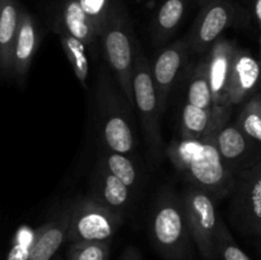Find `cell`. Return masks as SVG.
Instances as JSON below:
<instances>
[{"mask_svg":"<svg viewBox=\"0 0 261 260\" xmlns=\"http://www.w3.org/2000/svg\"><path fill=\"white\" fill-rule=\"evenodd\" d=\"M166 154L189 185L208 193L216 201L234 191L237 180L219 153L214 134L200 139L180 137L166 148Z\"/></svg>","mask_w":261,"mask_h":260,"instance_id":"cell-1","label":"cell"},{"mask_svg":"<svg viewBox=\"0 0 261 260\" xmlns=\"http://www.w3.org/2000/svg\"><path fill=\"white\" fill-rule=\"evenodd\" d=\"M149 235L165 260H190L194 242L181 196L171 190L158 194L149 217Z\"/></svg>","mask_w":261,"mask_h":260,"instance_id":"cell-2","label":"cell"},{"mask_svg":"<svg viewBox=\"0 0 261 260\" xmlns=\"http://www.w3.org/2000/svg\"><path fill=\"white\" fill-rule=\"evenodd\" d=\"M122 96L115 89L109 73L101 71L97 84L99 142L107 149L132 155L137 149V137L129 111L132 105Z\"/></svg>","mask_w":261,"mask_h":260,"instance_id":"cell-3","label":"cell"},{"mask_svg":"<svg viewBox=\"0 0 261 260\" xmlns=\"http://www.w3.org/2000/svg\"><path fill=\"white\" fill-rule=\"evenodd\" d=\"M99 41L105 58L117 78L122 94L133 107V71L138 41L134 38L132 20L120 0H114L111 12L101 31Z\"/></svg>","mask_w":261,"mask_h":260,"instance_id":"cell-4","label":"cell"},{"mask_svg":"<svg viewBox=\"0 0 261 260\" xmlns=\"http://www.w3.org/2000/svg\"><path fill=\"white\" fill-rule=\"evenodd\" d=\"M133 93L134 106L137 107L142 122L145 144L153 158L162 155V135H161V115L163 110L158 98L157 88L152 75V65L145 56L144 51L138 43L133 71Z\"/></svg>","mask_w":261,"mask_h":260,"instance_id":"cell-5","label":"cell"},{"mask_svg":"<svg viewBox=\"0 0 261 260\" xmlns=\"http://www.w3.org/2000/svg\"><path fill=\"white\" fill-rule=\"evenodd\" d=\"M124 224V216L88 195L70 204L68 241H106Z\"/></svg>","mask_w":261,"mask_h":260,"instance_id":"cell-6","label":"cell"},{"mask_svg":"<svg viewBox=\"0 0 261 260\" xmlns=\"http://www.w3.org/2000/svg\"><path fill=\"white\" fill-rule=\"evenodd\" d=\"M184 211L194 244L205 260H213L217 254V232L221 218L216 209V200L205 191L188 186L181 195Z\"/></svg>","mask_w":261,"mask_h":260,"instance_id":"cell-7","label":"cell"},{"mask_svg":"<svg viewBox=\"0 0 261 260\" xmlns=\"http://www.w3.org/2000/svg\"><path fill=\"white\" fill-rule=\"evenodd\" d=\"M236 53V45L232 41L221 37L206 54L209 82L213 94L211 134H216L229 120L232 107L228 103V86Z\"/></svg>","mask_w":261,"mask_h":260,"instance_id":"cell-8","label":"cell"},{"mask_svg":"<svg viewBox=\"0 0 261 260\" xmlns=\"http://www.w3.org/2000/svg\"><path fill=\"white\" fill-rule=\"evenodd\" d=\"M239 19V8L231 0H209L201 7L195 23L186 36L194 53L203 54Z\"/></svg>","mask_w":261,"mask_h":260,"instance_id":"cell-9","label":"cell"},{"mask_svg":"<svg viewBox=\"0 0 261 260\" xmlns=\"http://www.w3.org/2000/svg\"><path fill=\"white\" fill-rule=\"evenodd\" d=\"M233 205L247 229L261 236V161L236 178Z\"/></svg>","mask_w":261,"mask_h":260,"instance_id":"cell-10","label":"cell"},{"mask_svg":"<svg viewBox=\"0 0 261 260\" xmlns=\"http://www.w3.org/2000/svg\"><path fill=\"white\" fill-rule=\"evenodd\" d=\"M190 53V43L185 37L184 40L175 41L167 47L163 48L154 59V61L150 64L158 98H160L161 107L163 111L167 105L171 89L175 86L178 74L185 68Z\"/></svg>","mask_w":261,"mask_h":260,"instance_id":"cell-11","label":"cell"},{"mask_svg":"<svg viewBox=\"0 0 261 260\" xmlns=\"http://www.w3.org/2000/svg\"><path fill=\"white\" fill-rule=\"evenodd\" d=\"M261 82V64L249 51L237 48L228 86V103L234 106L252 96Z\"/></svg>","mask_w":261,"mask_h":260,"instance_id":"cell-12","label":"cell"},{"mask_svg":"<svg viewBox=\"0 0 261 260\" xmlns=\"http://www.w3.org/2000/svg\"><path fill=\"white\" fill-rule=\"evenodd\" d=\"M41 43V32L31 13L23 8L13 55V78L23 84Z\"/></svg>","mask_w":261,"mask_h":260,"instance_id":"cell-13","label":"cell"},{"mask_svg":"<svg viewBox=\"0 0 261 260\" xmlns=\"http://www.w3.org/2000/svg\"><path fill=\"white\" fill-rule=\"evenodd\" d=\"M70 204L54 214L45 224L37 228L32 251L28 260H51L65 240H68Z\"/></svg>","mask_w":261,"mask_h":260,"instance_id":"cell-14","label":"cell"},{"mask_svg":"<svg viewBox=\"0 0 261 260\" xmlns=\"http://www.w3.org/2000/svg\"><path fill=\"white\" fill-rule=\"evenodd\" d=\"M91 196L125 217V213L132 204L133 190L98 162L93 173Z\"/></svg>","mask_w":261,"mask_h":260,"instance_id":"cell-15","label":"cell"},{"mask_svg":"<svg viewBox=\"0 0 261 260\" xmlns=\"http://www.w3.org/2000/svg\"><path fill=\"white\" fill-rule=\"evenodd\" d=\"M22 9L17 0H0V70L4 79L13 78V55Z\"/></svg>","mask_w":261,"mask_h":260,"instance_id":"cell-16","label":"cell"},{"mask_svg":"<svg viewBox=\"0 0 261 260\" xmlns=\"http://www.w3.org/2000/svg\"><path fill=\"white\" fill-rule=\"evenodd\" d=\"M64 28L83 41L88 48H93L99 41V31L88 17L78 0H61L56 14L55 24Z\"/></svg>","mask_w":261,"mask_h":260,"instance_id":"cell-17","label":"cell"},{"mask_svg":"<svg viewBox=\"0 0 261 260\" xmlns=\"http://www.w3.org/2000/svg\"><path fill=\"white\" fill-rule=\"evenodd\" d=\"M189 0H163L150 24L152 42L161 46L177 31L188 9Z\"/></svg>","mask_w":261,"mask_h":260,"instance_id":"cell-18","label":"cell"},{"mask_svg":"<svg viewBox=\"0 0 261 260\" xmlns=\"http://www.w3.org/2000/svg\"><path fill=\"white\" fill-rule=\"evenodd\" d=\"M214 139L219 153L229 168L232 163L241 162L251 148V139L240 129L237 124L227 122L214 134Z\"/></svg>","mask_w":261,"mask_h":260,"instance_id":"cell-19","label":"cell"},{"mask_svg":"<svg viewBox=\"0 0 261 260\" xmlns=\"http://www.w3.org/2000/svg\"><path fill=\"white\" fill-rule=\"evenodd\" d=\"M186 102L213 114V94L209 82L208 56L196 64L193 73L189 76Z\"/></svg>","mask_w":261,"mask_h":260,"instance_id":"cell-20","label":"cell"},{"mask_svg":"<svg viewBox=\"0 0 261 260\" xmlns=\"http://www.w3.org/2000/svg\"><path fill=\"white\" fill-rule=\"evenodd\" d=\"M54 31L59 36L61 47L68 58L74 74L79 79V82L86 87L89 76V60L88 54H87L88 46L59 25H54Z\"/></svg>","mask_w":261,"mask_h":260,"instance_id":"cell-21","label":"cell"},{"mask_svg":"<svg viewBox=\"0 0 261 260\" xmlns=\"http://www.w3.org/2000/svg\"><path fill=\"white\" fill-rule=\"evenodd\" d=\"M98 162L103 165L119 180L126 184L132 190H134L138 186V183H139L138 168L130 155L114 152V150L102 147L99 149Z\"/></svg>","mask_w":261,"mask_h":260,"instance_id":"cell-22","label":"cell"},{"mask_svg":"<svg viewBox=\"0 0 261 260\" xmlns=\"http://www.w3.org/2000/svg\"><path fill=\"white\" fill-rule=\"evenodd\" d=\"M181 137L186 139H200L212 133V112L186 102L181 111Z\"/></svg>","mask_w":261,"mask_h":260,"instance_id":"cell-23","label":"cell"},{"mask_svg":"<svg viewBox=\"0 0 261 260\" xmlns=\"http://www.w3.org/2000/svg\"><path fill=\"white\" fill-rule=\"evenodd\" d=\"M236 124L250 139L261 143V94H255L245 102Z\"/></svg>","mask_w":261,"mask_h":260,"instance_id":"cell-24","label":"cell"},{"mask_svg":"<svg viewBox=\"0 0 261 260\" xmlns=\"http://www.w3.org/2000/svg\"><path fill=\"white\" fill-rule=\"evenodd\" d=\"M110 242H71L68 249V260H109Z\"/></svg>","mask_w":261,"mask_h":260,"instance_id":"cell-25","label":"cell"},{"mask_svg":"<svg viewBox=\"0 0 261 260\" xmlns=\"http://www.w3.org/2000/svg\"><path fill=\"white\" fill-rule=\"evenodd\" d=\"M217 254L222 260H251L246 252L236 244L223 221H219L217 232Z\"/></svg>","mask_w":261,"mask_h":260,"instance_id":"cell-26","label":"cell"},{"mask_svg":"<svg viewBox=\"0 0 261 260\" xmlns=\"http://www.w3.org/2000/svg\"><path fill=\"white\" fill-rule=\"evenodd\" d=\"M37 229L22 227L13 240L7 260H28L32 251Z\"/></svg>","mask_w":261,"mask_h":260,"instance_id":"cell-27","label":"cell"},{"mask_svg":"<svg viewBox=\"0 0 261 260\" xmlns=\"http://www.w3.org/2000/svg\"><path fill=\"white\" fill-rule=\"evenodd\" d=\"M78 2L81 3L82 8L88 14V17L93 20L101 36V31L111 12L114 0H78Z\"/></svg>","mask_w":261,"mask_h":260,"instance_id":"cell-28","label":"cell"},{"mask_svg":"<svg viewBox=\"0 0 261 260\" xmlns=\"http://www.w3.org/2000/svg\"><path fill=\"white\" fill-rule=\"evenodd\" d=\"M119 260H143L142 255H140L139 250L134 246H127L124 250Z\"/></svg>","mask_w":261,"mask_h":260,"instance_id":"cell-29","label":"cell"},{"mask_svg":"<svg viewBox=\"0 0 261 260\" xmlns=\"http://www.w3.org/2000/svg\"><path fill=\"white\" fill-rule=\"evenodd\" d=\"M254 13H255V18H256L257 23H259V27L261 31V0H255Z\"/></svg>","mask_w":261,"mask_h":260,"instance_id":"cell-30","label":"cell"},{"mask_svg":"<svg viewBox=\"0 0 261 260\" xmlns=\"http://www.w3.org/2000/svg\"><path fill=\"white\" fill-rule=\"evenodd\" d=\"M208 2H209V0H198V3L201 5V7H203V5L205 4V3H208Z\"/></svg>","mask_w":261,"mask_h":260,"instance_id":"cell-31","label":"cell"},{"mask_svg":"<svg viewBox=\"0 0 261 260\" xmlns=\"http://www.w3.org/2000/svg\"><path fill=\"white\" fill-rule=\"evenodd\" d=\"M260 64H261V37H260Z\"/></svg>","mask_w":261,"mask_h":260,"instance_id":"cell-32","label":"cell"},{"mask_svg":"<svg viewBox=\"0 0 261 260\" xmlns=\"http://www.w3.org/2000/svg\"><path fill=\"white\" fill-rule=\"evenodd\" d=\"M260 94H261V93H260Z\"/></svg>","mask_w":261,"mask_h":260,"instance_id":"cell-33","label":"cell"}]
</instances>
